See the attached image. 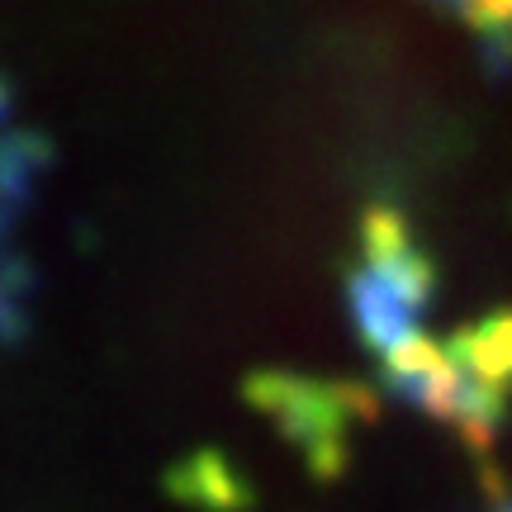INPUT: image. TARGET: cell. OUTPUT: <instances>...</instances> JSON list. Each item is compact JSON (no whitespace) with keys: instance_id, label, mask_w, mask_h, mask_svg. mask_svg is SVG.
Wrapping results in <instances>:
<instances>
[{"instance_id":"2","label":"cell","mask_w":512,"mask_h":512,"mask_svg":"<svg viewBox=\"0 0 512 512\" xmlns=\"http://www.w3.org/2000/svg\"><path fill=\"white\" fill-rule=\"evenodd\" d=\"M43 166H48V138L43 133H34V128L0 133V209L24 200Z\"/></svg>"},{"instance_id":"1","label":"cell","mask_w":512,"mask_h":512,"mask_svg":"<svg viewBox=\"0 0 512 512\" xmlns=\"http://www.w3.org/2000/svg\"><path fill=\"white\" fill-rule=\"evenodd\" d=\"M432 5L475 29L489 76L512 72V0H432Z\"/></svg>"},{"instance_id":"3","label":"cell","mask_w":512,"mask_h":512,"mask_svg":"<svg viewBox=\"0 0 512 512\" xmlns=\"http://www.w3.org/2000/svg\"><path fill=\"white\" fill-rule=\"evenodd\" d=\"M5 110H10V91H5V81H0V119H5Z\"/></svg>"}]
</instances>
